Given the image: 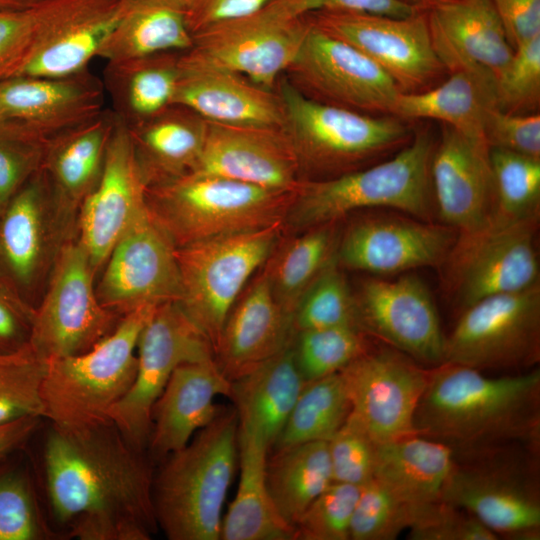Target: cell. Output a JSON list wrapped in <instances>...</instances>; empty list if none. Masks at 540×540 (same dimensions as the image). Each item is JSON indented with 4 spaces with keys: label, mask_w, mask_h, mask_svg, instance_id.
<instances>
[{
    "label": "cell",
    "mask_w": 540,
    "mask_h": 540,
    "mask_svg": "<svg viewBox=\"0 0 540 540\" xmlns=\"http://www.w3.org/2000/svg\"><path fill=\"white\" fill-rule=\"evenodd\" d=\"M47 497L56 521L80 540H149L158 530L154 462L111 421L51 426L44 445Z\"/></svg>",
    "instance_id": "cell-1"
},
{
    "label": "cell",
    "mask_w": 540,
    "mask_h": 540,
    "mask_svg": "<svg viewBox=\"0 0 540 540\" xmlns=\"http://www.w3.org/2000/svg\"><path fill=\"white\" fill-rule=\"evenodd\" d=\"M416 434L454 453L511 445L539 449L540 370L502 376L444 362L430 367L419 401Z\"/></svg>",
    "instance_id": "cell-2"
},
{
    "label": "cell",
    "mask_w": 540,
    "mask_h": 540,
    "mask_svg": "<svg viewBox=\"0 0 540 540\" xmlns=\"http://www.w3.org/2000/svg\"><path fill=\"white\" fill-rule=\"evenodd\" d=\"M239 422L221 408L153 477L158 528L170 540H219L222 512L238 464Z\"/></svg>",
    "instance_id": "cell-3"
},
{
    "label": "cell",
    "mask_w": 540,
    "mask_h": 540,
    "mask_svg": "<svg viewBox=\"0 0 540 540\" xmlns=\"http://www.w3.org/2000/svg\"><path fill=\"white\" fill-rule=\"evenodd\" d=\"M436 140L432 127L423 125L385 160L330 178L302 180L284 225L304 231L376 207L432 221L430 162Z\"/></svg>",
    "instance_id": "cell-4"
},
{
    "label": "cell",
    "mask_w": 540,
    "mask_h": 540,
    "mask_svg": "<svg viewBox=\"0 0 540 540\" xmlns=\"http://www.w3.org/2000/svg\"><path fill=\"white\" fill-rule=\"evenodd\" d=\"M296 191L190 172L146 189V207L176 248L284 225Z\"/></svg>",
    "instance_id": "cell-5"
},
{
    "label": "cell",
    "mask_w": 540,
    "mask_h": 540,
    "mask_svg": "<svg viewBox=\"0 0 540 540\" xmlns=\"http://www.w3.org/2000/svg\"><path fill=\"white\" fill-rule=\"evenodd\" d=\"M279 96L284 130L301 171L325 179L361 169L406 146L414 129L393 115H369L326 104L284 79Z\"/></svg>",
    "instance_id": "cell-6"
},
{
    "label": "cell",
    "mask_w": 540,
    "mask_h": 540,
    "mask_svg": "<svg viewBox=\"0 0 540 540\" xmlns=\"http://www.w3.org/2000/svg\"><path fill=\"white\" fill-rule=\"evenodd\" d=\"M156 307L124 315L86 352L47 360L41 399L43 418L51 426L76 429L110 420L111 409L134 381L139 336Z\"/></svg>",
    "instance_id": "cell-7"
},
{
    "label": "cell",
    "mask_w": 540,
    "mask_h": 540,
    "mask_svg": "<svg viewBox=\"0 0 540 540\" xmlns=\"http://www.w3.org/2000/svg\"><path fill=\"white\" fill-rule=\"evenodd\" d=\"M537 452L511 445L454 453L442 500L471 513L498 539L538 540Z\"/></svg>",
    "instance_id": "cell-8"
},
{
    "label": "cell",
    "mask_w": 540,
    "mask_h": 540,
    "mask_svg": "<svg viewBox=\"0 0 540 540\" xmlns=\"http://www.w3.org/2000/svg\"><path fill=\"white\" fill-rule=\"evenodd\" d=\"M539 215L512 218L494 210L480 226L457 232L440 266L446 291L462 310L489 296L539 284Z\"/></svg>",
    "instance_id": "cell-9"
},
{
    "label": "cell",
    "mask_w": 540,
    "mask_h": 540,
    "mask_svg": "<svg viewBox=\"0 0 540 540\" xmlns=\"http://www.w3.org/2000/svg\"><path fill=\"white\" fill-rule=\"evenodd\" d=\"M283 227L224 235L176 248L181 287L177 303L213 350L228 313L279 243Z\"/></svg>",
    "instance_id": "cell-10"
},
{
    "label": "cell",
    "mask_w": 540,
    "mask_h": 540,
    "mask_svg": "<svg viewBox=\"0 0 540 540\" xmlns=\"http://www.w3.org/2000/svg\"><path fill=\"white\" fill-rule=\"evenodd\" d=\"M96 272L76 235L61 246L44 296L34 307L29 344L46 360L80 354L109 335L121 316L96 293Z\"/></svg>",
    "instance_id": "cell-11"
},
{
    "label": "cell",
    "mask_w": 540,
    "mask_h": 540,
    "mask_svg": "<svg viewBox=\"0 0 540 540\" xmlns=\"http://www.w3.org/2000/svg\"><path fill=\"white\" fill-rule=\"evenodd\" d=\"M539 360L540 284L463 309L445 340L444 362L480 371L522 372Z\"/></svg>",
    "instance_id": "cell-12"
},
{
    "label": "cell",
    "mask_w": 540,
    "mask_h": 540,
    "mask_svg": "<svg viewBox=\"0 0 540 540\" xmlns=\"http://www.w3.org/2000/svg\"><path fill=\"white\" fill-rule=\"evenodd\" d=\"M212 358L210 342L177 302L157 306L139 336L134 381L111 409L110 420L134 446L147 451L152 409L174 370Z\"/></svg>",
    "instance_id": "cell-13"
},
{
    "label": "cell",
    "mask_w": 540,
    "mask_h": 540,
    "mask_svg": "<svg viewBox=\"0 0 540 540\" xmlns=\"http://www.w3.org/2000/svg\"><path fill=\"white\" fill-rule=\"evenodd\" d=\"M305 16L320 30L370 58L393 79L402 93L427 90L447 74L433 49L426 12L391 17L322 10Z\"/></svg>",
    "instance_id": "cell-14"
},
{
    "label": "cell",
    "mask_w": 540,
    "mask_h": 540,
    "mask_svg": "<svg viewBox=\"0 0 540 540\" xmlns=\"http://www.w3.org/2000/svg\"><path fill=\"white\" fill-rule=\"evenodd\" d=\"M355 419L377 443L416 434L414 419L430 368L383 345L370 348L339 372Z\"/></svg>",
    "instance_id": "cell-15"
},
{
    "label": "cell",
    "mask_w": 540,
    "mask_h": 540,
    "mask_svg": "<svg viewBox=\"0 0 540 540\" xmlns=\"http://www.w3.org/2000/svg\"><path fill=\"white\" fill-rule=\"evenodd\" d=\"M288 70L308 97L364 114L393 115L402 93L370 58L311 22Z\"/></svg>",
    "instance_id": "cell-16"
},
{
    "label": "cell",
    "mask_w": 540,
    "mask_h": 540,
    "mask_svg": "<svg viewBox=\"0 0 540 540\" xmlns=\"http://www.w3.org/2000/svg\"><path fill=\"white\" fill-rule=\"evenodd\" d=\"M354 300L357 327L366 335L422 365L444 362L446 335L429 288L418 276L368 278Z\"/></svg>",
    "instance_id": "cell-17"
},
{
    "label": "cell",
    "mask_w": 540,
    "mask_h": 540,
    "mask_svg": "<svg viewBox=\"0 0 540 540\" xmlns=\"http://www.w3.org/2000/svg\"><path fill=\"white\" fill-rule=\"evenodd\" d=\"M103 267L98 299L121 317L180 298L176 247L147 209L118 240Z\"/></svg>",
    "instance_id": "cell-18"
},
{
    "label": "cell",
    "mask_w": 540,
    "mask_h": 540,
    "mask_svg": "<svg viewBox=\"0 0 540 540\" xmlns=\"http://www.w3.org/2000/svg\"><path fill=\"white\" fill-rule=\"evenodd\" d=\"M309 27L305 16L282 19L260 11L195 33L193 46L182 54L270 89L294 62Z\"/></svg>",
    "instance_id": "cell-19"
},
{
    "label": "cell",
    "mask_w": 540,
    "mask_h": 540,
    "mask_svg": "<svg viewBox=\"0 0 540 540\" xmlns=\"http://www.w3.org/2000/svg\"><path fill=\"white\" fill-rule=\"evenodd\" d=\"M75 235L56 211L40 170L0 212V278L31 303L61 246Z\"/></svg>",
    "instance_id": "cell-20"
},
{
    "label": "cell",
    "mask_w": 540,
    "mask_h": 540,
    "mask_svg": "<svg viewBox=\"0 0 540 540\" xmlns=\"http://www.w3.org/2000/svg\"><path fill=\"white\" fill-rule=\"evenodd\" d=\"M457 236L442 223L398 216H368L351 223L338 238L341 268L394 275L441 266Z\"/></svg>",
    "instance_id": "cell-21"
},
{
    "label": "cell",
    "mask_w": 540,
    "mask_h": 540,
    "mask_svg": "<svg viewBox=\"0 0 540 540\" xmlns=\"http://www.w3.org/2000/svg\"><path fill=\"white\" fill-rule=\"evenodd\" d=\"M147 186L128 127L116 117L101 175L82 202L76 237L97 273L131 224L146 211Z\"/></svg>",
    "instance_id": "cell-22"
},
{
    "label": "cell",
    "mask_w": 540,
    "mask_h": 540,
    "mask_svg": "<svg viewBox=\"0 0 540 540\" xmlns=\"http://www.w3.org/2000/svg\"><path fill=\"white\" fill-rule=\"evenodd\" d=\"M192 172L285 191H296L302 181L297 155L284 128L209 121Z\"/></svg>",
    "instance_id": "cell-23"
},
{
    "label": "cell",
    "mask_w": 540,
    "mask_h": 540,
    "mask_svg": "<svg viewBox=\"0 0 540 540\" xmlns=\"http://www.w3.org/2000/svg\"><path fill=\"white\" fill-rule=\"evenodd\" d=\"M489 146L442 124L430 162L440 223L457 232L482 225L495 210Z\"/></svg>",
    "instance_id": "cell-24"
},
{
    "label": "cell",
    "mask_w": 540,
    "mask_h": 540,
    "mask_svg": "<svg viewBox=\"0 0 540 540\" xmlns=\"http://www.w3.org/2000/svg\"><path fill=\"white\" fill-rule=\"evenodd\" d=\"M426 13L433 49L447 74L468 72L496 85L514 49L492 0H447Z\"/></svg>",
    "instance_id": "cell-25"
},
{
    "label": "cell",
    "mask_w": 540,
    "mask_h": 540,
    "mask_svg": "<svg viewBox=\"0 0 540 540\" xmlns=\"http://www.w3.org/2000/svg\"><path fill=\"white\" fill-rule=\"evenodd\" d=\"M104 90L87 68L66 77L15 76L0 82V119L54 138L100 114Z\"/></svg>",
    "instance_id": "cell-26"
},
{
    "label": "cell",
    "mask_w": 540,
    "mask_h": 540,
    "mask_svg": "<svg viewBox=\"0 0 540 540\" xmlns=\"http://www.w3.org/2000/svg\"><path fill=\"white\" fill-rule=\"evenodd\" d=\"M262 271L250 281L228 313L213 350L214 361L232 381L293 343V319L277 303Z\"/></svg>",
    "instance_id": "cell-27"
},
{
    "label": "cell",
    "mask_w": 540,
    "mask_h": 540,
    "mask_svg": "<svg viewBox=\"0 0 540 540\" xmlns=\"http://www.w3.org/2000/svg\"><path fill=\"white\" fill-rule=\"evenodd\" d=\"M178 66L180 76L171 105L214 123L284 127L279 94L237 73L192 61L182 52Z\"/></svg>",
    "instance_id": "cell-28"
},
{
    "label": "cell",
    "mask_w": 540,
    "mask_h": 540,
    "mask_svg": "<svg viewBox=\"0 0 540 540\" xmlns=\"http://www.w3.org/2000/svg\"><path fill=\"white\" fill-rule=\"evenodd\" d=\"M230 381L214 358L178 366L151 414L147 453L154 463L185 447L219 413L217 396H230Z\"/></svg>",
    "instance_id": "cell-29"
},
{
    "label": "cell",
    "mask_w": 540,
    "mask_h": 540,
    "mask_svg": "<svg viewBox=\"0 0 540 540\" xmlns=\"http://www.w3.org/2000/svg\"><path fill=\"white\" fill-rule=\"evenodd\" d=\"M115 123L114 112L103 110L53 138L47 149L42 170L52 201L74 231L80 206L101 175Z\"/></svg>",
    "instance_id": "cell-30"
},
{
    "label": "cell",
    "mask_w": 540,
    "mask_h": 540,
    "mask_svg": "<svg viewBox=\"0 0 540 540\" xmlns=\"http://www.w3.org/2000/svg\"><path fill=\"white\" fill-rule=\"evenodd\" d=\"M230 384L229 398L239 428L259 436L272 448L306 384L293 343Z\"/></svg>",
    "instance_id": "cell-31"
},
{
    "label": "cell",
    "mask_w": 540,
    "mask_h": 540,
    "mask_svg": "<svg viewBox=\"0 0 540 540\" xmlns=\"http://www.w3.org/2000/svg\"><path fill=\"white\" fill-rule=\"evenodd\" d=\"M128 129L148 188L195 169L204 147L207 121L187 108L171 105Z\"/></svg>",
    "instance_id": "cell-32"
},
{
    "label": "cell",
    "mask_w": 540,
    "mask_h": 540,
    "mask_svg": "<svg viewBox=\"0 0 540 540\" xmlns=\"http://www.w3.org/2000/svg\"><path fill=\"white\" fill-rule=\"evenodd\" d=\"M454 459L446 444L414 434L377 445L374 478L419 511L442 500Z\"/></svg>",
    "instance_id": "cell-33"
},
{
    "label": "cell",
    "mask_w": 540,
    "mask_h": 540,
    "mask_svg": "<svg viewBox=\"0 0 540 540\" xmlns=\"http://www.w3.org/2000/svg\"><path fill=\"white\" fill-rule=\"evenodd\" d=\"M269 446L257 435L238 431L240 470L236 495L222 519V540H295V530L277 512L266 483Z\"/></svg>",
    "instance_id": "cell-34"
},
{
    "label": "cell",
    "mask_w": 540,
    "mask_h": 540,
    "mask_svg": "<svg viewBox=\"0 0 540 540\" xmlns=\"http://www.w3.org/2000/svg\"><path fill=\"white\" fill-rule=\"evenodd\" d=\"M193 46L186 10L175 0H127L97 57L107 63L184 52Z\"/></svg>",
    "instance_id": "cell-35"
},
{
    "label": "cell",
    "mask_w": 540,
    "mask_h": 540,
    "mask_svg": "<svg viewBox=\"0 0 540 540\" xmlns=\"http://www.w3.org/2000/svg\"><path fill=\"white\" fill-rule=\"evenodd\" d=\"M492 107H497L496 85L474 74L458 71L449 73L448 78L427 90L400 93L393 116L407 122L436 120L486 143L484 123Z\"/></svg>",
    "instance_id": "cell-36"
},
{
    "label": "cell",
    "mask_w": 540,
    "mask_h": 540,
    "mask_svg": "<svg viewBox=\"0 0 540 540\" xmlns=\"http://www.w3.org/2000/svg\"><path fill=\"white\" fill-rule=\"evenodd\" d=\"M180 53L107 63L104 88L111 96L114 114L126 126H134L171 106L180 76Z\"/></svg>",
    "instance_id": "cell-37"
},
{
    "label": "cell",
    "mask_w": 540,
    "mask_h": 540,
    "mask_svg": "<svg viewBox=\"0 0 540 540\" xmlns=\"http://www.w3.org/2000/svg\"><path fill=\"white\" fill-rule=\"evenodd\" d=\"M333 482L327 441L273 449L266 483L281 518L294 528L307 507Z\"/></svg>",
    "instance_id": "cell-38"
},
{
    "label": "cell",
    "mask_w": 540,
    "mask_h": 540,
    "mask_svg": "<svg viewBox=\"0 0 540 540\" xmlns=\"http://www.w3.org/2000/svg\"><path fill=\"white\" fill-rule=\"evenodd\" d=\"M336 224L304 230L299 236L277 244L262 266L277 303L292 319L304 293L335 259Z\"/></svg>",
    "instance_id": "cell-39"
},
{
    "label": "cell",
    "mask_w": 540,
    "mask_h": 540,
    "mask_svg": "<svg viewBox=\"0 0 540 540\" xmlns=\"http://www.w3.org/2000/svg\"><path fill=\"white\" fill-rule=\"evenodd\" d=\"M127 0H114L72 22L45 46L18 75L66 77L87 68L116 25Z\"/></svg>",
    "instance_id": "cell-40"
},
{
    "label": "cell",
    "mask_w": 540,
    "mask_h": 540,
    "mask_svg": "<svg viewBox=\"0 0 540 540\" xmlns=\"http://www.w3.org/2000/svg\"><path fill=\"white\" fill-rule=\"evenodd\" d=\"M350 411L339 372L307 382L272 449L328 441L347 420Z\"/></svg>",
    "instance_id": "cell-41"
},
{
    "label": "cell",
    "mask_w": 540,
    "mask_h": 540,
    "mask_svg": "<svg viewBox=\"0 0 540 540\" xmlns=\"http://www.w3.org/2000/svg\"><path fill=\"white\" fill-rule=\"evenodd\" d=\"M365 336L349 325L297 332L293 350L306 383L340 372L368 349Z\"/></svg>",
    "instance_id": "cell-42"
},
{
    "label": "cell",
    "mask_w": 540,
    "mask_h": 540,
    "mask_svg": "<svg viewBox=\"0 0 540 540\" xmlns=\"http://www.w3.org/2000/svg\"><path fill=\"white\" fill-rule=\"evenodd\" d=\"M495 211L512 217L539 215L540 159L512 151L490 148Z\"/></svg>",
    "instance_id": "cell-43"
},
{
    "label": "cell",
    "mask_w": 540,
    "mask_h": 540,
    "mask_svg": "<svg viewBox=\"0 0 540 540\" xmlns=\"http://www.w3.org/2000/svg\"><path fill=\"white\" fill-rule=\"evenodd\" d=\"M47 360L28 343L0 354V425L24 417L43 418L41 385Z\"/></svg>",
    "instance_id": "cell-44"
},
{
    "label": "cell",
    "mask_w": 540,
    "mask_h": 540,
    "mask_svg": "<svg viewBox=\"0 0 540 540\" xmlns=\"http://www.w3.org/2000/svg\"><path fill=\"white\" fill-rule=\"evenodd\" d=\"M293 325L296 333L336 326L357 327L354 294L336 259L302 296L294 313Z\"/></svg>",
    "instance_id": "cell-45"
},
{
    "label": "cell",
    "mask_w": 540,
    "mask_h": 540,
    "mask_svg": "<svg viewBox=\"0 0 540 540\" xmlns=\"http://www.w3.org/2000/svg\"><path fill=\"white\" fill-rule=\"evenodd\" d=\"M52 139L19 120L0 119V212L42 170Z\"/></svg>",
    "instance_id": "cell-46"
},
{
    "label": "cell",
    "mask_w": 540,
    "mask_h": 540,
    "mask_svg": "<svg viewBox=\"0 0 540 540\" xmlns=\"http://www.w3.org/2000/svg\"><path fill=\"white\" fill-rule=\"evenodd\" d=\"M418 510L374 477L360 487L351 524V540H394L409 529Z\"/></svg>",
    "instance_id": "cell-47"
},
{
    "label": "cell",
    "mask_w": 540,
    "mask_h": 540,
    "mask_svg": "<svg viewBox=\"0 0 540 540\" xmlns=\"http://www.w3.org/2000/svg\"><path fill=\"white\" fill-rule=\"evenodd\" d=\"M360 487L332 482L294 526L295 540H349Z\"/></svg>",
    "instance_id": "cell-48"
},
{
    "label": "cell",
    "mask_w": 540,
    "mask_h": 540,
    "mask_svg": "<svg viewBox=\"0 0 540 540\" xmlns=\"http://www.w3.org/2000/svg\"><path fill=\"white\" fill-rule=\"evenodd\" d=\"M497 107L512 114L539 113L540 35L519 45L496 84Z\"/></svg>",
    "instance_id": "cell-49"
},
{
    "label": "cell",
    "mask_w": 540,
    "mask_h": 540,
    "mask_svg": "<svg viewBox=\"0 0 540 540\" xmlns=\"http://www.w3.org/2000/svg\"><path fill=\"white\" fill-rule=\"evenodd\" d=\"M53 533L45 524L27 477L0 475V540H43Z\"/></svg>",
    "instance_id": "cell-50"
},
{
    "label": "cell",
    "mask_w": 540,
    "mask_h": 540,
    "mask_svg": "<svg viewBox=\"0 0 540 540\" xmlns=\"http://www.w3.org/2000/svg\"><path fill=\"white\" fill-rule=\"evenodd\" d=\"M377 443L350 415L327 441L333 482L361 487L374 477Z\"/></svg>",
    "instance_id": "cell-51"
},
{
    "label": "cell",
    "mask_w": 540,
    "mask_h": 540,
    "mask_svg": "<svg viewBox=\"0 0 540 540\" xmlns=\"http://www.w3.org/2000/svg\"><path fill=\"white\" fill-rule=\"evenodd\" d=\"M408 536L411 540L498 539L471 513L443 500L418 511Z\"/></svg>",
    "instance_id": "cell-52"
},
{
    "label": "cell",
    "mask_w": 540,
    "mask_h": 540,
    "mask_svg": "<svg viewBox=\"0 0 540 540\" xmlns=\"http://www.w3.org/2000/svg\"><path fill=\"white\" fill-rule=\"evenodd\" d=\"M484 138L489 148L540 159V114H512L492 107L486 114Z\"/></svg>",
    "instance_id": "cell-53"
},
{
    "label": "cell",
    "mask_w": 540,
    "mask_h": 540,
    "mask_svg": "<svg viewBox=\"0 0 540 540\" xmlns=\"http://www.w3.org/2000/svg\"><path fill=\"white\" fill-rule=\"evenodd\" d=\"M322 10L359 11L391 17H406L415 12L400 0H273L261 12L276 18L294 19Z\"/></svg>",
    "instance_id": "cell-54"
},
{
    "label": "cell",
    "mask_w": 540,
    "mask_h": 540,
    "mask_svg": "<svg viewBox=\"0 0 540 540\" xmlns=\"http://www.w3.org/2000/svg\"><path fill=\"white\" fill-rule=\"evenodd\" d=\"M34 307L0 281V354L15 352L29 343Z\"/></svg>",
    "instance_id": "cell-55"
},
{
    "label": "cell",
    "mask_w": 540,
    "mask_h": 540,
    "mask_svg": "<svg viewBox=\"0 0 540 540\" xmlns=\"http://www.w3.org/2000/svg\"><path fill=\"white\" fill-rule=\"evenodd\" d=\"M273 0H196L186 11L192 36L206 28L250 17Z\"/></svg>",
    "instance_id": "cell-56"
},
{
    "label": "cell",
    "mask_w": 540,
    "mask_h": 540,
    "mask_svg": "<svg viewBox=\"0 0 540 540\" xmlns=\"http://www.w3.org/2000/svg\"><path fill=\"white\" fill-rule=\"evenodd\" d=\"M492 2L513 49L540 35V0Z\"/></svg>",
    "instance_id": "cell-57"
},
{
    "label": "cell",
    "mask_w": 540,
    "mask_h": 540,
    "mask_svg": "<svg viewBox=\"0 0 540 540\" xmlns=\"http://www.w3.org/2000/svg\"><path fill=\"white\" fill-rule=\"evenodd\" d=\"M40 417H24L0 425V459L20 448L35 432Z\"/></svg>",
    "instance_id": "cell-58"
},
{
    "label": "cell",
    "mask_w": 540,
    "mask_h": 540,
    "mask_svg": "<svg viewBox=\"0 0 540 540\" xmlns=\"http://www.w3.org/2000/svg\"><path fill=\"white\" fill-rule=\"evenodd\" d=\"M48 0H0V11L20 10L41 4Z\"/></svg>",
    "instance_id": "cell-59"
},
{
    "label": "cell",
    "mask_w": 540,
    "mask_h": 540,
    "mask_svg": "<svg viewBox=\"0 0 540 540\" xmlns=\"http://www.w3.org/2000/svg\"><path fill=\"white\" fill-rule=\"evenodd\" d=\"M409 7H411L414 11L419 12H427L432 7L445 2L447 0H400Z\"/></svg>",
    "instance_id": "cell-60"
},
{
    "label": "cell",
    "mask_w": 540,
    "mask_h": 540,
    "mask_svg": "<svg viewBox=\"0 0 540 540\" xmlns=\"http://www.w3.org/2000/svg\"><path fill=\"white\" fill-rule=\"evenodd\" d=\"M175 1H177L187 11L196 0H175Z\"/></svg>",
    "instance_id": "cell-61"
},
{
    "label": "cell",
    "mask_w": 540,
    "mask_h": 540,
    "mask_svg": "<svg viewBox=\"0 0 540 540\" xmlns=\"http://www.w3.org/2000/svg\"><path fill=\"white\" fill-rule=\"evenodd\" d=\"M0 281H3V280L0 278Z\"/></svg>",
    "instance_id": "cell-62"
}]
</instances>
